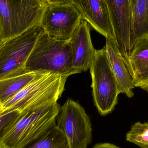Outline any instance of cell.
Instances as JSON below:
<instances>
[{"mask_svg": "<svg viewBox=\"0 0 148 148\" xmlns=\"http://www.w3.org/2000/svg\"><path fill=\"white\" fill-rule=\"evenodd\" d=\"M83 20L73 4H48L40 26L50 37L61 40H70Z\"/></svg>", "mask_w": 148, "mask_h": 148, "instance_id": "obj_8", "label": "cell"}, {"mask_svg": "<svg viewBox=\"0 0 148 148\" xmlns=\"http://www.w3.org/2000/svg\"><path fill=\"white\" fill-rule=\"evenodd\" d=\"M57 127L65 134L70 148H87L92 141V124L84 108L67 99L60 109Z\"/></svg>", "mask_w": 148, "mask_h": 148, "instance_id": "obj_7", "label": "cell"}, {"mask_svg": "<svg viewBox=\"0 0 148 148\" xmlns=\"http://www.w3.org/2000/svg\"><path fill=\"white\" fill-rule=\"evenodd\" d=\"M89 70L95 105L100 114L107 115L114 109L120 92L105 47L96 50Z\"/></svg>", "mask_w": 148, "mask_h": 148, "instance_id": "obj_5", "label": "cell"}, {"mask_svg": "<svg viewBox=\"0 0 148 148\" xmlns=\"http://www.w3.org/2000/svg\"><path fill=\"white\" fill-rule=\"evenodd\" d=\"M69 76L49 73L31 82L14 96L0 104V114L18 110L22 112L48 103L57 101Z\"/></svg>", "mask_w": 148, "mask_h": 148, "instance_id": "obj_4", "label": "cell"}, {"mask_svg": "<svg viewBox=\"0 0 148 148\" xmlns=\"http://www.w3.org/2000/svg\"><path fill=\"white\" fill-rule=\"evenodd\" d=\"M74 0H47L48 4L69 5L73 4Z\"/></svg>", "mask_w": 148, "mask_h": 148, "instance_id": "obj_19", "label": "cell"}, {"mask_svg": "<svg viewBox=\"0 0 148 148\" xmlns=\"http://www.w3.org/2000/svg\"><path fill=\"white\" fill-rule=\"evenodd\" d=\"M126 140L141 148H148V122H137L126 135Z\"/></svg>", "mask_w": 148, "mask_h": 148, "instance_id": "obj_17", "label": "cell"}, {"mask_svg": "<svg viewBox=\"0 0 148 148\" xmlns=\"http://www.w3.org/2000/svg\"><path fill=\"white\" fill-rule=\"evenodd\" d=\"M90 26L83 19L69 40L73 67L81 73L89 69L96 50L91 40Z\"/></svg>", "mask_w": 148, "mask_h": 148, "instance_id": "obj_11", "label": "cell"}, {"mask_svg": "<svg viewBox=\"0 0 148 148\" xmlns=\"http://www.w3.org/2000/svg\"><path fill=\"white\" fill-rule=\"evenodd\" d=\"M46 1H47V0H46Z\"/></svg>", "mask_w": 148, "mask_h": 148, "instance_id": "obj_22", "label": "cell"}, {"mask_svg": "<svg viewBox=\"0 0 148 148\" xmlns=\"http://www.w3.org/2000/svg\"><path fill=\"white\" fill-rule=\"evenodd\" d=\"M60 109L55 101L23 112L16 124L0 137V148H25L34 143L56 125Z\"/></svg>", "mask_w": 148, "mask_h": 148, "instance_id": "obj_1", "label": "cell"}, {"mask_svg": "<svg viewBox=\"0 0 148 148\" xmlns=\"http://www.w3.org/2000/svg\"><path fill=\"white\" fill-rule=\"evenodd\" d=\"M43 31L36 26L0 44V79L26 73L25 64Z\"/></svg>", "mask_w": 148, "mask_h": 148, "instance_id": "obj_6", "label": "cell"}, {"mask_svg": "<svg viewBox=\"0 0 148 148\" xmlns=\"http://www.w3.org/2000/svg\"><path fill=\"white\" fill-rule=\"evenodd\" d=\"M47 73L26 72L0 79V104L14 96L35 79Z\"/></svg>", "mask_w": 148, "mask_h": 148, "instance_id": "obj_14", "label": "cell"}, {"mask_svg": "<svg viewBox=\"0 0 148 148\" xmlns=\"http://www.w3.org/2000/svg\"><path fill=\"white\" fill-rule=\"evenodd\" d=\"M24 70L69 76L81 73L73 67L69 40L54 39L44 31L38 37Z\"/></svg>", "mask_w": 148, "mask_h": 148, "instance_id": "obj_2", "label": "cell"}, {"mask_svg": "<svg viewBox=\"0 0 148 148\" xmlns=\"http://www.w3.org/2000/svg\"><path fill=\"white\" fill-rule=\"evenodd\" d=\"M25 148H70L65 134L56 125L39 140Z\"/></svg>", "mask_w": 148, "mask_h": 148, "instance_id": "obj_16", "label": "cell"}, {"mask_svg": "<svg viewBox=\"0 0 148 148\" xmlns=\"http://www.w3.org/2000/svg\"><path fill=\"white\" fill-rule=\"evenodd\" d=\"M146 36H148V0H136L132 11L131 51L135 42Z\"/></svg>", "mask_w": 148, "mask_h": 148, "instance_id": "obj_15", "label": "cell"}, {"mask_svg": "<svg viewBox=\"0 0 148 148\" xmlns=\"http://www.w3.org/2000/svg\"><path fill=\"white\" fill-rule=\"evenodd\" d=\"M46 0H0V44L40 26Z\"/></svg>", "mask_w": 148, "mask_h": 148, "instance_id": "obj_3", "label": "cell"}, {"mask_svg": "<svg viewBox=\"0 0 148 148\" xmlns=\"http://www.w3.org/2000/svg\"><path fill=\"white\" fill-rule=\"evenodd\" d=\"M129 61L135 87L148 92V36L142 37L135 42Z\"/></svg>", "mask_w": 148, "mask_h": 148, "instance_id": "obj_13", "label": "cell"}, {"mask_svg": "<svg viewBox=\"0 0 148 148\" xmlns=\"http://www.w3.org/2000/svg\"><path fill=\"white\" fill-rule=\"evenodd\" d=\"M131 5H132V11H133V8L134 7L136 1V0H131Z\"/></svg>", "mask_w": 148, "mask_h": 148, "instance_id": "obj_21", "label": "cell"}, {"mask_svg": "<svg viewBox=\"0 0 148 148\" xmlns=\"http://www.w3.org/2000/svg\"><path fill=\"white\" fill-rule=\"evenodd\" d=\"M110 14L114 35L119 50L131 73L129 57L131 52L132 9L131 0H105Z\"/></svg>", "mask_w": 148, "mask_h": 148, "instance_id": "obj_9", "label": "cell"}, {"mask_svg": "<svg viewBox=\"0 0 148 148\" xmlns=\"http://www.w3.org/2000/svg\"><path fill=\"white\" fill-rule=\"evenodd\" d=\"M105 47L120 92L125 94L129 98L133 97L134 93L133 89L135 88L134 79L119 50L114 37L106 39Z\"/></svg>", "mask_w": 148, "mask_h": 148, "instance_id": "obj_12", "label": "cell"}, {"mask_svg": "<svg viewBox=\"0 0 148 148\" xmlns=\"http://www.w3.org/2000/svg\"><path fill=\"white\" fill-rule=\"evenodd\" d=\"M73 4L80 12L82 19L95 30L106 39L114 37L110 14L105 0H74Z\"/></svg>", "mask_w": 148, "mask_h": 148, "instance_id": "obj_10", "label": "cell"}, {"mask_svg": "<svg viewBox=\"0 0 148 148\" xmlns=\"http://www.w3.org/2000/svg\"><path fill=\"white\" fill-rule=\"evenodd\" d=\"M22 115V112L18 110L0 114V137L16 124Z\"/></svg>", "mask_w": 148, "mask_h": 148, "instance_id": "obj_18", "label": "cell"}, {"mask_svg": "<svg viewBox=\"0 0 148 148\" xmlns=\"http://www.w3.org/2000/svg\"><path fill=\"white\" fill-rule=\"evenodd\" d=\"M92 148H121L109 143H98Z\"/></svg>", "mask_w": 148, "mask_h": 148, "instance_id": "obj_20", "label": "cell"}]
</instances>
